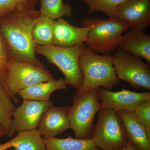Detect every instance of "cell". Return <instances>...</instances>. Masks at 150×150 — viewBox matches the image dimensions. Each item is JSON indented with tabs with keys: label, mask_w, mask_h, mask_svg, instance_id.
<instances>
[{
	"label": "cell",
	"mask_w": 150,
	"mask_h": 150,
	"mask_svg": "<svg viewBox=\"0 0 150 150\" xmlns=\"http://www.w3.org/2000/svg\"><path fill=\"white\" fill-rule=\"evenodd\" d=\"M113 17L128 23L131 29L143 31L150 25V0H127L116 8Z\"/></svg>",
	"instance_id": "obj_11"
},
{
	"label": "cell",
	"mask_w": 150,
	"mask_h": 150,
	"mask_svg": "<svg viewBox=\"0 0 150 150\" xmlns=\"http://www.w3.org/2000/svg\"><path fill=\"white\" fill-rule=\"evenodd\" d=\"M40 15L39 11L35 10L12 12L0 17V33L6 44L8 60L45 68L35 55L36 44L32 36L33 25Z\"/></svg>",
	"instance_id": "obj_1"
},
{
	"label": "cell",
	"mask_w": 150,
	"mask_h": 150,
	"mask_svg": "<svg viewBox=\"0 0 150 150\" xmlns=\"http://www.w3.org/2000/svg\"><path fill=\"white\" fill-rule=\"evenodd\" d=\"M113 56L96 54L88 47L79 56V64L82 72V83L75 94L79 95L101 87L111 91L120 83L112 64Z\"/></svg>",
	"instance_id": "obj_2"
},
{
	"label": "cell",
	"mask_w": 150,
	"mask_h": 150,
	"mask_svg": "<svg viewBox=\"0 0 150 150\" xmlns=\"http://www.w3.org/2000/svg\"><path fill=\"white\" fill-rule=\"evenodd\" d=\"M83 43H79L69 48H62L52 46L36 45L35 54L45 57L48 63L55 65L65 77L67 84L77 89L82 83V72L79 64V56L84 48Z\"/></svg>",
	"instance_id": "obj_4"
},
{
	"label": "cell",
	"mask_w": 150,
	"mask_h": 150,
	"mask_svg": "<svg viewBox=\"0 0 150 150\" xmlns=\"http://www.w3.org/2000/svg\"><path fill=\"white\" fill-rule=\"evenodd\" d=\"M117 49L146 59L150 63V36L142 30L131 29L122 35Z\"/></svg>",
	"instance_id": "obj_15"
},
{
	"label": "cell",
	"mask_w": 150,
	"mask_h": 150,
	"mask_svg": "<svg viewBox=\"0 0 150 150\" xmlns=\"http://www.w3.org/2000/svg\"><path fill=\"white\" fill-rule=\"evenodd\" d=\"M56 21L40 16L35 21L32 29V36L36 45H54V29Z\"/></svg>",
	"instance_id": "obj_19"
},
{
	"label": "cell",
	"mask_w": 150,
	"mask_h": 150,
	"mask_svg": "<svg viewBox=\"0 0 150 150\" xmlns=\"http://www.w3.org/2000/svg\"><path fill=\"white\" fill-rule=\"evenodd\" d=\"M53 79L50 71L26 62L9 60L5 86L13 100L18 103L19 92L36 84Z\"/></svg>",
	"instance_id": "obj_7"
},
{
	"label": "cell",
	"mask_w": 150,
	"mask_h": 150,
	"mask_svg": "<svg viewBox=\"0 0 150 150\" xmlns=\"http://www.w3.org/2000/svg\"><path fill=\"white\" fill-rule=\"evenodd\" d=\"M98 88L79 95L75 94L72 98L73 105L67 115L70 129L74 132L76 139H91L95 116L101 108Z\"/></svg>",
	"instance_id": "obj_5"
},
{
	"label": "cell",
	"mask_w": 150,
	"mask_h": 150,
	"mask_svg": "<svg viewBox=\"0 0 150 150\" xmlns=\"http://www.w3.org/2000/svg\"><path fill=\"white\" fill-rule=\"evenodd\" d=\"M37 0H0V17L12 12L35 10Z\"/></svg>",
	"instance_id": "obj_23"
},
{
	"label": "cell",
	"mask_w": 150,
	"mask_h": 150,
	"mask_svg": "<svg viewBox=\"0 0 150 150\" xmlns=\"http://www.w3.org/2000/svg\"><path fill=\"white\" fill-rule=\"evenodd\" d=\"M5 136H7V133L6 132L4 128L2 127V126L0 125V139H1L2 137Z\"/></svg>",
	"instance_id": "obj_27"
},
{
	"label": "cell",
	"mask_w": 150,
	"mask_h": 150,
	"mask_svg": "<svg viewBox=\"0 0 150 150\" xmlns=\"http://www.w3.org/2000/svg\"><path fill=\"white\" fill-rule=\"evenodd\" d=\"M82 25L89 30L86 43L96 54L110 55L119 47L123 33L129 29L128 23L115 17L86 18Z\"/></svg>",
	"instance_id": "obj_3"
},
{
	"label": "cell",
	"mask_w": 150,
	"mask_h": 150,
	"mask_svg": "<svg viewBox=\"0 0 150 150\" xmlns=\"http://www.w3.org/2000/svg\"><path fill=\"white\" fill-rule=\"evenodd\" d=\"M102 150H119L129 143L122 121L115 110L101 108L91 137Z\"/></svg>",
	"instance_id": "obj_6"
},
{
	"label": "cell",
	"mask_w": 150,
	"mask_h": 150,
	"mask_svg": "<svg viewBox=\"0 0 150 150\" xmlns=\"http://www.w3.org/2000/svg\"><path fill=\"white\" fill-rule=\"evenodd\" d=\"M112 64L118 80L126 81L134 88L150 90V64L142 58L117 49Z\"/></svg>",
	"instance_id": "obj_8"
},
{
	"label": "cell",
	"mask_w": 150,
	"mask_h": 150,
	"mask_svg": "<svg viewBox=\"0 0 150 150\" xmlns=\"http://www.w3.org/2000/svg\"><path fill=\"white\" fill-rule=\"evenodd\" d=\"M67 88V83L63 78L58 80L53 78L47 81L40 83L26 88L19 92L18 94L23 99L48 101L54 92Z\"/></svg>",
	"instance_id": "obj_17"
},
{
	"label": "cell",
	"mask_w": 150,
	"mask_h": 150,
	"mask_svg": "<svg viewBox=\"0 0 150 150\" xmlns=\"http://www.w3.org/2000/svg\"><path fill=\"white\" fill-rule=\"evenodd\" d=\"M89 30L87 28L73 26L63 18L56 21L53 44L62 48H69L86 42Z\"/></svg>",
	"instance_id": "obj_14"
},
{
	"label": "cell",
	"mask_w": 150,
	"mask_h": 150,
	"mask_svg": "<svg viewBox=\"0 0 150 150\" xmlns=\"http://www.w3.org/2000/svg\"><path fill=\"white\" fill-rule=\"evenodd\" d=\"M70 106H49L42 114L37 129L44 137H55L70 129L68 118Z\"/></svg>",
	"instance_id": "obj_12"
},
{
	"label": "cell",
	"mask_w": 150,
	"mask_h": 150,
	"mask_svg": "<svg viewBox=\"0 0 150 150\" xmlns=\"http://www.w3.org/2000/svg\"><path fill=\"white\" fill-rule=\"evenodd\" d=\"M46 150H102L97 146L91 139H76L68 137H43Z\"/></svg>",
	"instance_id": "obj_18"
},
{
	"label": "cell",
	"mask_w": 150,
	"mask_h": 150,
	"mask_svg": "<svg viewBox=\"0 0 150 150\" xmlns=\"http://www.w3.org/2000/svg\"><path fill=\"white\" fill-rule=\"evenodd\" d=\"M98 98L101 108L134 111L137 106L150 99V92L138 93L123 89L111 91L103 88H98Z\"/></svg>",
	"instance_id": "obj_10"
},
{
	"label": "cell",
	"mask_w": 150,
	"mask_h": 150,
	"mask_svg": "<svg viewBox=\"0 0 150 150\" xmlns=\"http://www.w3.org/2000/svg\"><path fill=\"white\" fill-rule=\"evenodd\" d=\"M46 150L42 136L38 129L19 131L8 142L0 144V150Z\"/></svg>",
	"instance_id": "obj_16"
},
{
	"label": "cell",
	"mask_w": 150,
	"mask_h": 150,
	"mask_svg": "<svg viewBox=\"0 0 150 150\" xmlns=\"http://www.w3.org/2000/svg\"><path fill=\"white\" fill-rule=\"evenodd\" d=\"M134 112L137 119L150 134V99L138 105Z\"/></svg>",
	"instance_id": "obj_24"
},
{
	"label": "cell",
	"mask_w": 150,
	"mask_h": 150,
	"mask_svg": "<svg viewBox=\"0 0 150 150\" xmlns=\"http://www.w3.org/2000/svg\"><path fill=\"white\" fill-rule=\"evenodd\" d=\"M15 109L12 98L5 86L0 82V125L5 130L7 136L10 130Z\"/></svg>",
	"instance_id": "obj_21"
},
{
	"label": "cell",
	"mask_w": 150,
	"mask_h": 150,
	"mask_svg": "<svg viewBox=\"0 0 150 150\" xmlns=\"http://www.w3.org/2000/svg\"><path fill=\"white\" fill-rule=\"evenodd\" d=\"M123 123L127 139L138 150H150V134L140 123L134 111H116Z\"/></svg>",
	"instance_id": "obj_13"
},
{
	"label": "cell",
	"mask_w": 150,
	"mask_h": 150,
	"mask_svg": "<svg viewBox=\"0 0 150 150\" xmlns=\"http://www.w3.org/2000/svg\"><path fill=\"white\" fill-rule=\"evenodd\" d=\"M119 150H138L133 144L129 142L128 144L125 147Z\"/></svg>",
	"instance_id": "obj_26"
},
{
	"label": "cell",
	"mask_w": 150,
	"mask_h": 150,
	"mask_svg": "<svg viewBox=\"0 0 150 150\" xmlns=\"http://www.w3.org/2000/svg\"><path fill=\"white\" fill-rule=\"evenodd\" d=\"M88 7V14L100 11L109 17H113L116 8L127 0H80Z\"/></svg>",
	"instance_id": "obj_22"
},
{
	"label": "cell",
	"mask_w": 150,
	"mask_h": 150,
	"mask_svg": "<svg viewBox=\"0 0 150 150\" xmlns=\"http://www.w3.org/2000/svg\"><path fill=\"white\" fill-rule=\"evenodd\" d=\"M40 16L53 19L63 17H70L72 14V8L63 0H40Z\"/></svg>",
	"instance_id": "obj_20"
},
{
	"label": "cell",
	"mask_w": 150,
	"mask_h": 150,
	"mask_svg": "<svg viewBox=\"0 0 150 150\" xmlns=\"http://www.w3.org/2000/svg\"><path fill=\"white\" fill-rule=\"evenodd\" d=\"M8 62L6 47L0 33V82L4 85Z\"/></svg>",
	"instance_id": "obj_25"
},
{
	"label": "cell",
	"mask_w": 150,
	"mask_h": 150,
	"mask_svg": "<svg viewBox=\"0 0 150 150\" xmlns=\"http://www.w3.org/2000/svg\"><path fill=\"white\" fill-rule=\"evenodd\" d=\"M53 105L52 101H37L23 99L20 106L16 108L7 137H13L16 132L37 129L43 112Z\"/></svg>",
	"instance_id": "obj_9"
}]
</instances>
